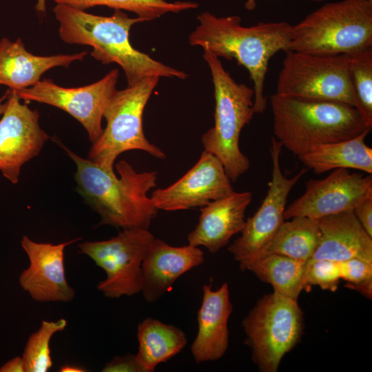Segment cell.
Here are the masks:
<instances>
[{"instance_id":"5bb4252c","label":"cell","mask_w":372,"mask_h":372,"mask_svg":"<svg viewBox=\"0 0 372 372\" xmlns=\"http://www.w3.org/2000/svg\"><path fill=\"white\" fill-rule=\"evenodd\" d=\"M39 119L38 110L22 103L17 92L10 90L0 119V172L12 184L18 183L23 165L40 153L49 138Z\"/></svg>"},{"instance_id":"f1b7e54d","label":"cell","mask_w":372,"mask_h":372,"mask_svg":"<svg viewBox=\"0 0 372 372\" xmlns=\"http://www.w3.org/2000/svg\"><path fill=\"white\" fill-rule=\"evenodd\" d=\"M341 274L337 261L319 259L309 260L304 276V289L312 285L333 292L338 289Z\"/></svg>"},{"instance_id":"d590c367","label":"cell","mask_w":372,"mask_h":372,"mask_svg":"<svg viewBox=\"0 0 372 372\" xmlns=\"http://www.w3.org/2000/svg\"><path fill=\"white\" fill-rule=\"evenodd\" d=\"M45 1L46 0H37V4L35 6V9L37 12L40 13L45 12Z\"/></svg>"},{"instance_id":"7a4b0ae2","label":"cell","mask_w":372,"mask_h":372,"mask_svg":"<svg viewBox=\"0 0 372 372\" xmlns=\"http://www.w3.org/2000/svg\"><path fill=\"white\" fill-rule=\"evenodd\" d=\"M53 12L64 42L90 45L93 48L90 54L97 61L119 65L127 85L150 76L180 79L188 76L184 71L158 61L132 45L131 28L145 21L143 19L130 17L121 10H114L110 17L95 15L63 4H56Z\"/></svg>"},{"instance_id":"4316f807","label":"cell","mask_w":372,"mask_h":372,"mask_svg":"<svg viewBox=\"0 0 372 372\" xmlns=\"http://www.w3.org/2000/svg\"><path fill=\"white\" fill-rule=\"evenodd\" d=\"M348 56L355 107L366 125L372 127V48Z\"/></svg>"},{"instance_id":"8992f818","label":"cell","mask_w":372,"mask_h":372,"mask_svg":"<svg viewBox=\"0 0 372 372\" xmlns=\"http://www.w3.org/2000/svg\"><path fill=\"white\" fill-rule=\"evenodd\" d=\"M372 48V0L324 4L292 25L289 50L318 54H350Z\"/></svg>"},{"instance_id":"30bf717a","label":"cell","mask_w":372,"mask_h":372,"mask_svg":"<svg viewBox=\"0 0 372 372\" xmlns=\"http://www.w3.org/2000/svg\"><path fill=\"white\" fill-rule=\"evenodd\" d=\"M155 238L147 229H122L106 240L79 244V253L103 269L106 278L99 282V291L109 298L132 296L141 291L142 264Z\"/></svg>"},{"instance_id":"ba28073f","label":"cell","mask_w":372,"mask_h":372,"mask_svg":"<svg viewBox=\"0 0 372 372\" xmlns=\"http://www.w3.org/2000/svg\"><path fill=\"white\" fill-rule=\"evenodd\" d=\"M298 300L276 292L261 298L243 319L245 343L262 372H276L280 362L299 342L304 327Z\"/></svg>"},{"instance_id":"6da1fadb","label":"cell","mask_w":372,"mask_h":372,"mask_svg":"<svg viewBox=\"0 0 372 372\" xmlns=\"http://www.w3.org/2000/svg\"><path fill=\"white\" fill-rule=\"evenodd\" d=\"M197 19L189 44L244 66L254 85L255 113H262L267 103L264 91L269 61L278 52L289 50L292 25L279 21L244 26L239 16L217 17L209 12L199 14Z\"/></svg>"},{"instance_id":"8fae6325","label":"cell","mask_w":372,"mask_h":372,"mask_svg":"<svg viewBox=\"0 0 372 372\" xmlns=\"http://www.w3.org/2000/svg\"><path fill=\"white\" fill-rule=\"evenodd\" d=\"M282 148L281 143L271 138L272 173L266 196L254 215L246 220L240 236L228 247L239 265L257 258L271 240L285 221L284 212L291 190L308 172L304 167L293 177L285 176L280 165Z\"/></svg>"},{"instance_id":"9a60e30c","label":"cell","mask_w":372,"mask_h":372,"mask_svg":"<svg viewBox=\"0 0 372 372\" xmlns=\"http://www.w3.org/2000/svg\"><path fill=\"white\" fill-rule=\"evenodd\" d=\"M234 192L222 163L203 150L197 163L172 185L155 189L151 198L158 210L203 207Z\"/></svg>"},{"instance_id":"52a82bcc","label":"cell","mask_w":372,"mask_h":372,"mask_svg":"<svg viewBox=\"0 0 372 372\" xmlns=\"http://www.w3.org/2000/svg\"><path fill=\"white\" fill-rule=\"evenodd\" d=\"M159 79L158 76L147 77L116 90L103 114L106 126L89 151L90 161L114 172L117 157L129 150H142L156 158H165V154L145 137L143 124L145 107Z\"/></svg>"},{"instance_id":"2e32d148","label":"cell","mask_w":372,"mask_h":372,"mask_svg":"<svg viewBox=\"0 0 372 372\" xmlns=\"http://www.w3.org/2000/svg\"><path fill=\"white\" fill-rule=\"evenodd\" d=\"M81 239L52 244L35 242L25 235L22 237L21 247L30 263L20 274L19 282L34 300L68 302L74 298L75 291L65 278L64 251Z\"/></svg>"},{"instance_id":"7c38bea8","label":"cell","mask_w":372,"mask_h":372,"mask_svg":"<svg viewBox=\"0 0 372 372\" xmlns=\"http://www.w3.org/2000/svg\"><path fill=\"white\" fill-rule=\"evenodd\" d=\"M118 76V70L113 69L99 81L77 87H61L45 79L16 92L21 100L50 105L70 114L85 129L92 144L103 132V114L117 90Z\"/></svg>"},{"instance_id":"ffe728a7","label":"cell","mask_w":372,"mask_h":372,"mask_svg":"<svg viewBox=\"0 0 372 372\" xmlns=\"http://www.w3.org/2000/svg\"><path fill=\"white\" fill-rule=\"evenodd\" d=\"M318 223L320 238L309 260L340 262L358 258L372 262V237L362 227L353 210L321 218Z\"/></svg>"},{"instance_id":"7402d4cb","label":"cell","mask_w":372,"mask_h":372,"mask_svg":"<svg viewBox=\"0 0 372 372\" xmlns=\"http://www.w3.org/2000/svg\"><path fill=\"white\" fill-rule=\"evenodd\" d=\"M370 132L335 143L318 145L298 158L308 169L322 174L339 168L372 174V149L365 143Z\"/></svg>"},{"instance_id":"d6a6232c","label":"cell","mask_w":372,"mask_h":372,"mask_svg":"<svg viewBox=\"0 0 372 372\" xmlns=\"http://www.w3.org/2000/svg\"><path fill=\"white\" fill-rule=\"evenodd\" d=\"M344 287L356 291L367 298H372V278L357 283L347 282Z\"/></svg>"},{"instance_id":"f35d334b","label":"cell","mask_w":372,"mask_h":372,"mask_svg":"<svg viewBox=\"0 0 372 372\" xmlns=\"http://www.w3.org/2000/svg\"><path fill=\"white\" fill-rule=\"evenodd\" d=\"M309 1L320 2V1H324V0H309Z\"/></svg>"},{"instance_id":"8d00e7d4","label":"cell","mask_w":372,"mask_h":372,"mask_svg":"<svg viewBox=\"0 0 372 372\" xmlns=\"http://www.w3.org/2000/svg\"><path fill=\"white\" fill-rule=\"evenodd\" d=\"M245 6L248 10H254L256 6V0H247Z\"/></svg>"},{"instance_id":"4dcf8cb0","label":"cell","mask_w":372,"mask_h":372,"mask_svg":"<svg viewBox=\"0 0 372 372\" xmlns=\"http://www.w3.org/2000/svg\"><path fill=\"white\" fill-rule=\"evenodd\" d=\"M103 372H145L136 355L115 356L101 370Z\"/></svg>"},{"instance_id":"f546056e","label":"cell","mask_w":372,"mask_h":372,"mask_svg":"<svg viewBox=\"0 0 372 372\" xmlns=\"http://www.w3.org/2000/svg\"><path fill=\"white\" fill-rule=\"evenodd\" d=\"M341 279L349 283H357L372 278V262L353 258L338 262Z\"/></svg>"},{"instance_id":"277c9868","label":"cell","mask_w":372,"mask_h":372,"mask_svg":"<svg viewBox=\"0 0 372 372\" xmlns=\"http://www.w3.org/2000/svg\"><path fill=\"white\" fill-rule=\"evenodd\" d=\"M275 138L297 157L322 144L355 137L371 127L355 107L338 102L270 96Z\"/></svg>"},{"instance_id":"d4e9b609","label":"cell","mask_w":372,"mask_h":372,"mask_svg":"<svg viewBox=\"0 0 372 372\" xmlns=\"http://www.w3.org/2000/svg\"><path fill=\"white\" fill-rule=\"evenodd\" d=\"M288 220L282 223L258 258L276 254L306 262L311 258L320 238L318 220L304 216Z\"/></svg>"},{"instance_id":"74e56055","label":"cell","mask_w":372,"mask_h":372,"mask_svg":"<svg viewBox=\"0 0 372 372\" xmlns=\"http://www.w3.org/2000/svg\"><path fill=\"white\" fill-rule=\"evenodd\" d=\"M7 96V94L0 99V115L3 114L6 107V102L3 103V100Z\"/></svg>"},{"instance_id":"e575fe53","label":"cell","mask_w":372,"mask_h":372,"mask_svg":"<svg viewBox=\"0 0 372 372\" xmlns=\"http://www.w3.org/2000/svg\"><path fill=\"white\" fill-rule=\"evenodd\" d=\"M85 371L82 367L69 364L64 365L60 369V371L61 372H84Z\"/></svg>"},{"instance_id":"83f0119b","label":"cell","mask_w":372,"mask_h":372,"mask_svg":"<svg viewBox=\"0 0 372 372\" xmlns=\"http://www.w3.org/2000/svg\"><path fill=\"white\" fill-rule=\"evenodd\" d=\"M67 326L64 318L57 321L43 320L39 329L32 333L23 353L25 372H47L52 366L50 342L53 335Z\"/></svg>"},{"instance_id":"44dd1931","label":"cell","mask_w":372,"mask_h":372,"mask_svg":"<svg viewBox=\"0 0 372 372\" xmlns=\"http://www.w3.org/2000/svg\"><path fill=\"white\" fill-rule=\"evenodd\" d=\"M87 55L83 51L72 54L37 56L28 52L21 39L0 40V85L19 91L39 81L42 74L52 68H68L75 61H82Z\"/></svg>"},{"instance_id":"d6986e66","label":"cell","mask_w":372,"mask_h":372,"mask_svg":"<svg viewBox=\"0 0 372 372\" xmlns=\"http://www.w3.org/2000/svg\"><path fill=\"white\" fill-rule=\"evenodd\" d=\"M251 200V192L234 191L200 207L198 223L187 236L188 244L205 247L211 254L218 251L243 229Z\"/></svg>"},{"instance_id":"1f68e13d","label":"cell","mask_w":372,"mask_h":372,"mask_svg":"<svg viewBox=\"0 0 372 372\" xmlns=\"http://www.w3.org/2000/svg\"><path fill=\"white\" fill-rule=\"evenodd\" d=\"M353 211L362 227L372 237V195L360 201Z\"/></svg>"},{"instance_id":"4fadbf2b","label":"cell","mask_w":372,"mask_h":372,"mask_svg":"<svg viewBox=\"0 0 372 372\" xmlns=\"http://www.w3.org/2000/svg\"><path fill=\"white\" fill-rule=\"evenodd\" d=\"M304 193L284 212V219L304 216L312 219L353 210L363 199L372 195L371 174L364 175L339 168L322 179H309Z\"/></svg>"},{"instance_id":"e0dca14e","label":"cell","mask_w":372,"mask_h":372,"mask_svg":"<svg viewBox=\"0 0 372 372\" xmlns=\"http://www.w3.org/2000/svg\"><path fill=\"white\" fill-rule=\"evenodd\" d=\"M204 262L199 247H174L154 238L142 264L141 293L146 302L154 303L170 291L176 280Z\"/></svg>"},{"instance_id":"cb8c5ba5","label":"cell","mask_w":372,"mask_h":372,"mask_svg":"<svg viewBox=\"0 0 372 372\" xmlns=\"http://www.w3.org/2000/svg\"><path fill=\"white\" fill-rule=\"evenodd\" d=\"M239 266L242 271H251L261 281L270 284L274 292L284 296L298 300L304 289L306 262L271 254Z\"/></svg>"},{"instance_id":"836d02e7","label":"cell","mask_w":372,"mask_h":372,"mask_svg":"<svg viewBox=\"0 0 372 372\" xmlns=\"http://www.w3.org/2000/svg\"><path fill=\"white\" fill-rule=\"evenodd\" d=\"M0 372H25L22 357H14L0 367Z\"/></svg>"},{"instance_id":"603a6c76","label":"cell","mask_w":372,"mask_h":372,"mask_svg":"<svg viewBox=\"0 0 372 372\" xmlns=\"http://www.w3.org/2000/svg\"><path fill=\"white\" fill-rule=\"evenodd\" d=\"M138 349L136 357L145 372H153L185 348L187 339L184 331L175 326L147 318L138 325Z\"/></svg>"},{"instance_id":"5b68a950","label":"cell","mask_w":372,"mask_h":372,"mask_svg":"<svg viewBox=\"0 0 372 372\" xmlns=\"http://www.w3.org/2000/svg\"><path fill=\"white\" fill-rule=\"evenodd\" d=\"M203 58L211 72L215 99L214 126L201 138L204 150L223 164L231 182L248 171L250 161L240 149L244 127L256 114L253 88L237 83L223 66L220 58L204 50Z\"/></svg>"},{"instance_id":"ac0fdd59","label":"cell","mask_w":372,"mask_h":372,"mask_svg":"<svg viewBox=\"0 0 372 372\" xmlns=\"http://www.w3.org/2000/svg\"><path fill=\"white\" fill-rule=\"evenodd\" d=\"M229 286L224 282L213 290L203 286V297L197 313L198 332L191 346L196 363L215 361L226 353L229 345L228 320L232 313Z\"/></svg>"},{"instance_id":"484cf974","label":"cell","mask_w":372,"mask_h":372,"mask_svg":"<svg viewBox=\"0 0 372 372\" xmlns=\"http://www.w3.org/2000/svg\"><path fill=\"white\" fill-rule=\"evenodd\" d=\"M56 4H63L85 10L87 8L105 6L114 10L135 13L145 21L156 19L168 12L178 13L195 9L198 4L192 1L169 2L165 0H52Z\"/></svg>"},{"instance_id":"9c48e42d","label":"cell","mask_w":372,"mask_h":372,"mask_svg":"<svg viewBox=\"0 0 372 372\" xmlns=\"http://www.w3.org/2000/svg\"><path fill=\"white\" fill-rule=\"evenodd\" d=\"M285 52L275 94L355 107L348 54L327 55L292 50Z\"/></svg>"},{"instance_id":"3957f363","label":"cell","mask_w":372,"mask_h":372,"mask_svg":"<svg viewBox=\"0 0 372 372\" xmlns=\"http://www.w3.org/2000/svg\"><path fill=\"white\" fill-rule=\"evenodd\" d=\"M60 145L76 164L77 190L99 214V225L149 229L158 211L147 195L156 185L157 172H138L127 161H120L116 165L118 177L114 172Z\"/></svg>"}]
</instances>
